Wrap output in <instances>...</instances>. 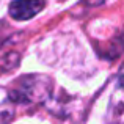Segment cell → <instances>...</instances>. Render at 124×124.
<instances>
[{"instance_id":"7a4b0ae2","label":"cell","mask_w":124,"mask_h":124,"mask_svg":"<svg viewBox=\"0 0 124 124\" xmlns=\"http://www.w3.org/2000/svg\"><path fill=\"white\" fill-rule=\"evenodd\" d=\"M46 8V0H14L9 3V14L14 21H28Z\"/></svg>"},{"instance_id":"3957f363","label":"cell","mask_w":124,"mask_h":124,"mask_svg":"<svg viewBox=\"0 0 124 124\" xmlns=\"http://www.w3.org/2000/svg\"><path fill=\"white\" fill-rule=\"evenodd\" d=\"M108 116H112V121L107 124H123V101H121V76H118V88H116V101H112L108 110ZM107 116V118H108Z\"/></svg>"},{"instance_id":"6da1fadb","label":"cell","mask_w":124,"mask_h":124,"mask_svg":"<svg viewBox=\"0 0 124 124\" xmlns=\"http://www.w3.org/2000/svg\"><path fill=\"white\" fill-rule=\"evenodd\" d=\"M52 79L44 74H28L22 76L11 85L8 91V99L13 104H42L52 94Z\"/></svg>"},{"instance_id":"277c9868","label":"cell","mask_w":124,"mask_h":124,"mask_svg":"<svg viewBox=\"0 0 124 124\" xmlns=\"http://www.w3.org/2000/svg\"><path fill=\"white\" fill-rule=\"evenodd\" d=\"M14 118V108L13 105H2L0 107V124H9Z\"/></svg>"}]
</instances>
